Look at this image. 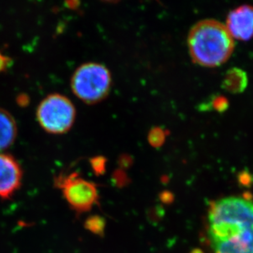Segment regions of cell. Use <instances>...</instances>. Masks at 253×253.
Masks as SVG:
<instances>
[{
	"mask_svg": "<svg viewBox=\"0 0 253 253\" xmlns=\"http://www.w3.org/2000/svg\"><path fill=\"white\" fill-rule=\"evenodd\" d=\"M207 239L213 253H253V202L227 197L212 202Z\"/></svg>",
	"mask_w": 253,
	"mask_h": 253,
	"instance_id": "1",
	"label": "cell"
},
{
	"mask_svg": "<svg viewBox=\"0 0 253 253\" xmlns=\"http://www.w3.org/2000/svg\"><path fill=\"white\" fill-rule=\"evenodd\" d=\"M188 45L192 61L202 67L214 68L230 58L234 40L225 25L216 20L207 19L192 27Z\"/></svg>",
	"mask_w": 253,
	"mask_h": 253,
	"instance_id": "2",
	"label": "cell"
},
{
	"mask_svg": "<svg viewBox=\"0 0 253 253\" xmlns=\"http://www.w3.org/2000/svg\"><path fill=\"white\" fill-rule=\"evenodd\" d=\"M112 78L110 71L100 63H85L73 73L71 87L74 95L87 105H95L107 97Z\"/></svg>",
	"mask_w": 253,
	"mask_h": 253,
	"instance_id": "3",
	"label": "cell"
},
{
	"mask_svg": "<svg viewBox=\"0 0 253 253\" xmlns=\"http://www.w3.org/2000/svg\"><path fill=\"white\" fill-rule=\"evenodd\" d=\"M76 108L68 97L51 94L40 103L37 119L40 126L48 133L61 135L68 132L74 125Z\"/></svg>",
	"mask_w": 253,
	"mask_h": 253,
	"instance_id": "4",
	"label": "cell"
},
{
	"mask_svg": "<svg viewBox=\"0 0 253 253\" xmlns=\"http://www.w3.org/2000/svg\"><path fill=\"white\" fill-rule=\"evenodd\" d=\"M54 185L61 190L68 206L77 214L90 211L95 205L99 204L97 186L82 178L78 173L59 175L54 179Z\"/></svg>",
	"mask_w": 253,
	"mask_h": 253,
	"instance_id": "5",
	"label": "cell"
},
{
	"mask_svg": "<svg viewBox=\"0 0 253 253\" xmlns=\"http://www.w3.org/2000/svg\"><path fill=\"white\" fill-rule=\"evenodd\" d=\"M22 167L17 160L7 154L0 153V198L9 199L22 185Z\"/></svg>",
	"mask_w": 253,
	"mask_h": 253,
	"instance_id": "6",
	"label": "cell"
},
{
	"mask_svg": "<svg viewBox=\"0 0 253 253\" xmlns=\"http://www.w3.org/2000/svg\"><path fill=\"white\" fill-rule=\"evenodd\" d=\"M227 30L234 39L248 42L253 37V7L242 5L232 10L227 17Z\"/></svg>",
	"mask_w": 253,
	"mask_h": 253,
	"instance_id": "7",
	"label": "cell"
},
{
	"mask_svg": "<svg viewBox=\"0 0 253 253\" xmlns=\"http://www.w3.org/2000/svg\"><path fill=\"white\" fill-rule=\"evenodd\" d=\"M17 136V123L8 111L0 108V151L9 148Z\"/></svg>",
	"mask_w": 253,
	"mask_h": 253,
	"instance_id": "8",
	"label": "cell"
},
{
	"mask_svg": "<svg viewBox=\"0 0 253 253\" xmlns=\"http://www.w3.org/2000/svg\"><path fill=\"white\" fill-rule=\"evenodd\" d=\"M249 84L247 73L241 68H234L228 71L222 82V87L232 94L244 92Z\"/></svg>",
	"mask_w": 253,
	"mask_h": 253,
	"instance_id": "9",
	"label": "cell"
},
{
	"mask_svg": "<svg viewBox=\"0 0 253 253\" xmlns=\"http://www.w3.org/2000/svg\"><path fill=\"white\" fill-rule=\"evenodd\" d=\"M229 100H227L226 97L222 96V95H215V96H213L209 101L200 105L198 110L201 111L214 110L216 112L222 114L229 109Z\"/></svg>",
	"mask_w": 253,
	"mask_h": 253,
	"instance_id": "10",
	"label": "cell"
},
{
	"mask_svg": "<svg viewBox=\"0 0 253 253\" xmlns=\"http://www.w3.org/2000/svg\"><path fill=\"white\" fill-rule=\"evenodd\" d=\"M85 229L90 233L97 235V236H104L106 227V221L103 217L100 215H90L85 219L84 223Z\"/></svg>",
	"mask_w": 253,
	"mask_h": 253,
	"instance_id": "11",
	"label": "cell"
},
{
	"mask_svg": "<svg viewBox=\"0 0 253 253\" xmlns=\"http://www.w3.org/2000/svg\"><path fill=\"white\" fill-rule=\"evenodd\" d=\"M167 137V131L161 126H153L149 131L147 141L150 146L154 148H159L163 146Z\"/></svg>",
	"mask_w": 253,
	"mask_h": 253,
	"instance_id": "12",
	"label": "cell"
},
{
	"mask_svg": "<svg viewBox=\"0 0 253 253\" xmlns=\"http://www.w3.org/2000/svg\"><path fill=\"white\" fill-rule=\"evenodd\" d=\"M90 167L96 176H101L106 171L107 160L102 156H95L90 160Z\"/></svg>",
	"mask_w": 253,
	"mask_h": 253,
	"instance_id": "13",
	"label": "cell"
},
{
	"mask_svg": "<svg viewBox=\"0 0 253 253\" xmlns=\"http://www.w3.org/2000/svg\"><path fill=\"white\" fill-rule=\"evenodd\" d=\"M113 180L119 188L125 187L130 182V179L125 173V171L121 169L115 171V173L113 174Z\"/></svg>",
	"mask_w": 253,
	"mask_h": 253,
	"instance_id": "14",
	"label": "cell"
},
{
	"mask_svg": "<svg viewBox=\"0 0 253 253\" xmlns=\"http://www.w3.org/2000/svg\"><path fill=\"white\" fill-rule=\"evenodd\" d=\"M238 181L242 187L250 188L253 184V174L249 172V169H244L238 174Z\"/></svg>",
	"mask_w": 253,
	"mask_h": 253,
	"instance_id": "15",
	"label": "cell"
},
{
	"mask_svg": "<svg viewBox=\"0 0 253 253\" xmlns=\"http://www.w3.org/2000/svg\"><path fill=\"white\" fill-rule=\"evenodd\" d=\"M132 164V158L128 155H122L120 156V160H119V165L120 167L123 169L129 168Z\"/></svg>",
	"mask_w": 253,
	"mask_h": 253,
	"instance_id": "16",
	"label": "cell"
},
{
	"mask_svg": "<svg viewBox=\"0 0 253 253\" xmlns=\"http://www.w3.org/2000/svg\"><path fill=\"white\" fill-rule=\"evenodd\" d=\"M160 199L165 204H170L173 202V195L172 192L165 191L160 194Z\"/></svg>",
	"mask_w": 253,
	"mask_h": 253,
	"instance_id": "17",
	"label": "cell"
},
{
	"mask_svg": "<svg viewBox=\"0 0 253 253\" xmlns=\"http://www.w3.org/2000/svg\"><path fill=\"white\" fill-rule=\"evenodd\" d=\"M5 62L2 61V57L0 58V71H2L5 67Z\"/></svg>",
	"mask_w": 253,
	"mask_h": 253,
	"instance_id": "18",
	"label": "cell"
},
{
	"mask_svg": "<svg viewBox=\"0 0 253 253\" xmlns=\"http://www.w3.org/2000/svg\"><path fill=\"white\" fill-rule=\"evenodd\" d=\"M190 253H205L204 252L202 251V250H201V249H195L192 250V252Z\"/></svg>",
	"mask_w": 253,
	"mask_h": 253,
	"instance_id": "19",
	"label": "cell"
}]
</instances>
